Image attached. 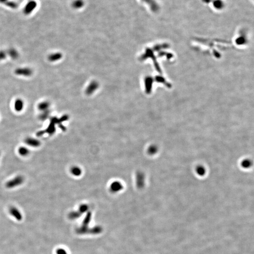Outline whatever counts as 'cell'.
Returning <instances> with one entry per match:
<instances>
[{
    "mask_svg": "<svg viewBox=\"0 0 254 254\" xmlns=\"http://www.w3.org/2000/svg\"><path fill=\"white\" fill-rule=\"evenodd\" d=\"M24 181V178L23 176H17L10 180L8 181L6 184V186L7 188L10 189L15 188L22 184Z\"/></svg>",
    "mask_w": 254,
    "mask_h": 254,
    "instance_id": "1",
    "label": "cell"
},
{
    "mask_svg": "<svg viewBox=\"0 0 254 254\" xmlns=\"http://www.w3.org/2000/svg\"><path fill=\"white\" fill-rule=\"evenodd\" d=\"M37 4L36 1L34 0H30L25 5L23 9V13L26 15H29L32 12L35 8L37 7Z\"/></svg>",
    "mask_w": 254,
    "mask_h": 254,
    "instance_id": "2",
    "label": "cell"
},
{
    "mask_svg": "<svg viewBox=\"0 0 254 254\" xmlns=\"http://www.w3.org/2000/svg\"><path fill=\"white\" fill-rule=\"evenodd\" d=\"M25 143L28 146L31 147H39L41 145V142L39 140L32 137H27L25 140Z\"/></svg>",
    "mask_w": 254,
    "mask_h": 254,
    "instance_id": "3",
    "label": "cell"
},
{
    "mask_svg": "<svg viewBox=\"0 0 254 254\" xmlns=\"http://www.w3.org/2000/svg\"><path fill=\"white\" fill-rule=\"evenodd\" d=\"M15 73L18 75L25 76H30L32 74L31 69L28 68H20L15 71Z\"/></svg>",
    "mask_w": 254,
    "mask_h": 254,
    "instance_id": "4",
    "label": "cell"
},
{
    "mask_svg": "<svg viewBox=\"0 0 254 254\" xmlns=\"http://www.w3.org/2000/svg\"><path fill=\"white\" fill-rule=\"evenodd\" d=\"M57 122H59V121L57 119V118H53L52 119L49 127H48V128L45 130V132L50 135L53 134L55 132V124Z\"/></svg>",
    "mask_w": 254,
    "mask_h": 254,
    "instance_id": "5",
    "label": "cell"
},
{
    "mask_svg": "<svg viewBox=\"0 0 254 254\" xmlns=\"http://www.w3.org/2000/svg\"><path fill=\"white\" fill-rule=\"evenodd\" d=\"M98 86H99V85L97 82H95V81L91 82L86 90V93L88 95L91 94L97 88Z\"/></svg>",
    "mask_w": 254,
    "mask_h": 254,
    "instance_id": "6",
    "label": "cell"
},
{
    "mask_svg": "<svg viewBox=\"0 0 254 254\" xmlns=\"http://www.w3.org/2000/svg\"><path fill=\"white\" fill-rule=\"evenodd\" d=\"M24 107V102L20 99H18L15 101L14 108L17 112H20L22 110Z\"/></svg>",
    "mask_w": 254,
    "mask_h": 254,
    "instance_id": "7",
    "label": "cell"
},
{
    "mask_svg": "<svg viewBox=\"0 0 254 254\" xmlns=\"http://www.w3.org/2000/svg\"><path fill=\"white\" fill-rule=\"evenodd\" d=\"M62 57V55L59 53H54L51 55H50L49 57V59L50 61L53 62V61H56L57 60H59L61 59Z\"/></svg>",
    "mask_w": 254,
    "mask_h": 254,
    "instance_id": "8",
    "label": "cell"
},
{
    "mask_svg": "<svg viewBox=\"0 0 254 254\" xmlns=\"http://www.w3.org/2000/svg\"><path fill=\"white\" fill-rule=\"evenodd\" d=\"M30 151L28 148L24 146H22L19 148V153L20 155L22 156H26L29 154Z\"/></svg>",
    "mask_w": 254,
    "mask_h": 254,
    "instance_id": "9",
    "label": "cell"
},
{
    "mask_svg": "<svg viewBox=\"0 0 254 254\" xmlns=\"http://www.w3.org/2000/svg\"><path fill=\"white\" fill-rule=\"evenodd\" d=\"M49 106H50V104H49V103L47 102H43L39 104L38 107L40 111L43 112V111L48 110V109L49 107Z\"/></svg>",
    "mask_w": 254,
    "mask_h": 254,
    "instance_id": "10",
    "label": "cell"
},
{
    "mask_svg": "<svg viewBox=\"0 0 254 254\" xmlns=\"http://www.w3.org/2000/svg\"><path fill=\"white\" fill-rule=\"evenodd\" d=\"M4 5H6V6L10 8L11 9H16L18 7V3L14 1H8L7 3L4 4Z\"/></svg>",
    "mask_w": 254,
    "mask_h": 254,
    "instance_id": "11",
    "label": "cell"
},
{
    "mask_svg": "<svg viewBox=\"0 0 254 254\" xmlns=\"http://www.w3.org/2000/svg\"><path fill=\"white\" fill-rule=\"evenodd\" d=\"M10 213L13 215H14L15 217H17V218H20L21 215H20L19 212V211L16 208H15L14 207H12V208H10Z\"/></svg>",
    "mask_w": 254,
    "mask_h": 254,
    "instance_id": "12",
    "label": "cell"
},
{
    "mask_svg": "<svg viewBox=\"0 0 254 254\" xmlns=\"http://www.w3.org/2000/svg\"><path fill=\"white\" fill-rule=\"evenodd\" d=\"M9 55H10V56L13 59H17L19 56L18 52L16 50L13 49H10L9 50Z\"/></svg>",
    "mask_w": 254,
    "mask_h": 254,
    "instance_id": "13",
    "label": "cell"
},
{
    "mask_svg": "<svg viewBox=\"0 0 254 254\" xmlns=\"http://www.w3.org/2000/svg\"><path fill=\"white\" fill-rule=\"evenodd\" d=\"M49 115V111L48 110L42 112V113L40 115V119L42 121H44L47 118Z\"/></svg>",
    "mask_w": 254,
    "mask_h": 254,
    "instance_id": "14",
    "label": "cell"
},
{
    "mask_svg": "<svg viewBox=\"0 0 254 254\" xmlns=\"http://www.w3.org/2000/svg\"><path fill=\"white\" fill-rule=\"evenodd\" d=\"M6 57V53L4 51H0V60H3L4 59H5Z\"/></svg>",
    "mask_w": 254,
    "mask_h": 254,
    "instance_id": "15",
    "label": "cell"
},
{
    "mask_svg": "<svg viewBox=\"0 0 254 254\" xmlns=\"http://www.w3.org/2000/svg\"><path fill=\"white\" fill-rule=\"evenodd\" d=\"M46 132H45V130H41L39 132H38L36 134V136H37V137H41L42 135H43Z\"/></svg>",
    "mask_w": 254,
    "mask_h": 254,
    "instance_id": "16",
    "label": "cell"
},
{
    "mask_svg": "<svg viewBox=\"0 0 254 254\" xmlns=\"http://www.w3.org/2000/svg\"><path fill=\"white\" fill-rule=\"evenodd\" d=\"M9 0H0V3H3L4 4L5 3H7Z\"/></svg>",
    "mask_w": 254,
    "mask_h": 254,
    "instance_id": "17",
    "label": "cell"
}]
</instances>
